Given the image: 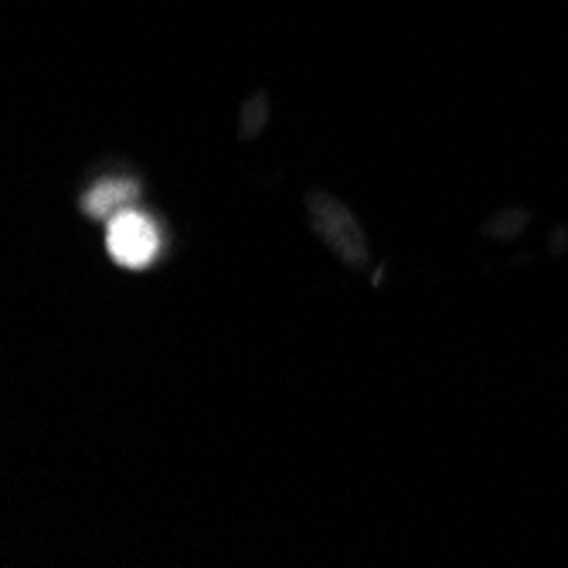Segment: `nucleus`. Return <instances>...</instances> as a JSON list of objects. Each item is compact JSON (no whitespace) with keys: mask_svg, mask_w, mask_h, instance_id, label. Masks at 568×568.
I'll return each instance as SVG.
<instances>
[{"mask_svg":"<svg viewBox=\"0 0 568 568\" xmlns=\"http://www.w3.org/2000/svg\"><path fill=\"white\" fill-rule=\"evenodd\" d=\"M133 197H136L133 181H99L82 197V209H85L89 219H113V215H120L126 209Z\"/></svg>","mask_w":568,"mask_h":568,"instance_id":"2","label":"nucleus"},{"mask_svg":"<svg viewBox=\"0 0 568 568\" xmlns=\"http://www.w3.org/2000/svg\"><path fill=\"white\" fill-rule=\"evenodd\" d=\"M106 248L113 263H120L123 270H146L161 255V232L143 212L123 209L120 215L110 219Z\"/></svg>","mask_w":568,"mask_h":568,"instance_id":"1","label":"nucleus"}]
</instances>
